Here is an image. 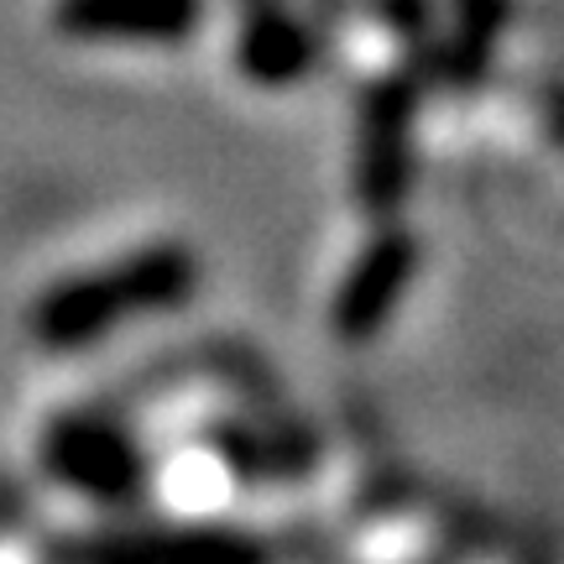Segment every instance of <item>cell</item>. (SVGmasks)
<instances>
[{
	"label": "cell",
	"mask_w": 564,
	"mask_h": 564,
	"mask_svg": "<svg viewBox=\"0 0 564 564\" xmlns=\"http://www.w3.org/2000/svg\"><path fill=\"white\" fill-rule=\"evenodd\" d=\"M215 449L220 460L241 476L246 486L251 481H278V476H299L303 465L314 460V444L303 434H272V429H246V423H220L215 429Z\"/></svg>",
	"instance_id": "cell-8"
},
{
	"label": "cell",
	"mask_w": 564,
	"mask_h": 564,
	"mask_svg": "<svg viewBox=\"0 0 564 564\" xmlns=\"http://www.w3.org/2000/svg\"><path fill=\"white\" fill-rule=\"evenodd\" d=\"M423 110V74L419 68H392L361 84L356 95V204L371 220L398 215V204L413 188V126Z\"/></svg>",
	"instance_id": "cell-3"
},
{
	"label": "cell",
	"mask_w": 564,
	"mask_h": 564,
	"mask_svg": "<svg viewBox=\"0 0 564 564\" xmlns=\"http://www.w3.org/2000/svg\"><path fill=\"white\" fill-rule=\"evenodd\" d=\"M230 63L257 89H293V84H308L324 68V32L308 17H299L293 6L257 0L236 21Z\"/></svg>",
	"instance_id": "cell-6"
},
{
	"label": "cell",
	"mask_w": 564,
	"mask_h": 564,
	"mask_svg": "<svg viewBox=\"0 0 564 564\" xmlns=\"http://www.w3.org/2000/svg\"><path fill=\"white\" fill-rule=\"evenodd\" d=\"M204 267L194 257V246L183 241H147L137 251H126L116 262L95 267V272H68L42 288L32 308H26V335L53 350H89V345L110 340L121 324L158 319L173 314L199 293Z\"/></svg>",
	"instance_id": "cell-1"
},
{
	"label": "cell",
	"mask_w": 564,
	"mask_h": 564,
	"mask_svg": "<svg viewBox=\"0 0 564 564\" xmlns=\"http://www.w3.org/2000/svg\"><path fill=\"white\" fill-rule=\"evenodd\" d=\"M507 17H512V0H455L449 37L434 47V63H423L419 74L423 79L434 74L444 84L476 89L491 74V53L507 37Z\"/></svg>",
	"instance_id": "cell-7"
},
{
	"label": "cell",
	"mask_w": 564,
	"mask_h": 564,
	"mask_svg": "<svg viewBox=\"0 0 564 564\" xmlns=\"http://www.w3.org/2000/svg\"><path fill=\"white\" fill-rule=\"evenodd\" d=\"M209 0H53V32L95 47H183Z\"/></svg>",
	"instance_id": "cell-5"
},
{
	"label": "cell",
	"mask_w": 564,
	"mask_h": 564,
	"mask_svg": "<svg viewBox=\"0 0 564 564\" xmlns=\"http://www.w3.org/2000/svg\"><path fill=\"white\" fill-rule=\"evenodd\" d=\"M37 460L63 491H74V497L105 507V512L141 507L152 497V481H158V460L141 444L137 429L116 408L95 403L63 408L42 423Z\"/></svg>",
	"instance_id": "cell-2"
},
{
	"label": "cell",
	"mask_w": 564,
	"mask_h": 564,
	"mask_svg": "<svg viewBox=\"0 0 564 564\" xmlns=\"http://www.w3.org/2000/svg\"><path fill=\"white\" fill-rule=\"evenodd\" d=\"M74 554H131V549H162V554H262L257 539L230 533V528H167V533H100V539H79L63 544Z\"/></svg>",
	"instance_id": "cell-9"
},
{
	"label": "cell",
	"mask_w": 564,
	"mask_h": 564,
	"mask_svg": "<svg viewBox=\"0 0 564 564\" xmlns=\"http://www.w3.org/2000/svg\"><path fill=\"white\" fill-rule=\"evenodd\" d=\"M419 267H423V241L408 225H398L387 215L371 230V241L350 257L340 288L329 293V329H335V340L371 345L377 335H387V324L403 308L408 288L419 282Z\"/></svg>",
	"instance_id": "cell-4"
},
{
	"label": "cell",
	"mask_w": 564,
	"mask_h": 564,
	"mask_svg": "<svg viewBox=\"0 0 564 564\" xmlns=\"http://www.w3.org/2000/svg\"><path fill=\"white\" fill-rule=\"evenodd\" d=\"M377 17H382V26H392L398 37L429 42L434 21H440V6H434V0H377Z\"/></svg>",
	"instance_id": "cell-10"
}]
</instances>
